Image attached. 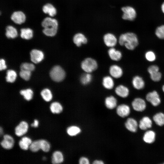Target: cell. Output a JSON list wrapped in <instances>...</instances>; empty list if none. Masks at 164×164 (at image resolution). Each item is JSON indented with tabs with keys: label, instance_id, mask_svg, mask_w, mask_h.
Segmentation results:
<instances>
[{
	"label": "cell",
	"instance_id": "cell-1",
	"mask_svg": "<svg viewBox=\"0 0 164 164\" xmlns=\"http://www.w3.org/2000/svg\"><path fill=\"white\" fill-rule=\"evenodd\" d=\"M118 42L120 45L124 46L127 49L133 50L138 45V40L135 33L127 32L120 35Z\"/></svg>",
	"mask_w": 164,
	"mask_h": 164
},
{
	"label": "cell",
	"instance_id": "cell-2",
	"mask_svg": "<svg viewBox=\"0 0 164 164\" xmlns=\"http://www.w3.org/2000/svg\"><path fill=\"white\" fill-rule=\"evenodd\" d=\"M42 26L44 28L43 32L49 36H55L57 31L58 24L55 19L50 17H46L42 22Z\"/></svg>",
	"mask_w": 164,
	"mask_h": 164
},
{
	"label": "cell",
	"instance_id": "cell-3",
	"mask_svg": "<svg viewBox=\"0 0 164 164\" xmlns=\"http://www.w3.org/2000/svg\"><path fill=\"white\" fill-rule=\"evenodd\" d=\"M98 64L96 61L91 58L84 60L81 64L82 69L85 72L91 73L97 69Z\"/></svg>",
	"mask_w": 164,
	"mask_h": 164
},
{
	"label": "cell",
	"instance_id": "cell-4",
	"mask_svg": "<svg viewBox=\"0 0 164 164\" xmlns=\"http://www.w3.org/2000/svg\"><path fill=\"white\" fill-rule=\"evenodd\" d=\"M50 74L53 80L59 82L62 81L64 79L66 73L64 70L61 67L56 66L51 69Z\"/></svg>",
	"mask_w": 164,
	"mask_h": 164
},
{
	"label": "cell",
	"instance_id": "cell-5",
	"mask_svg": "<svg viewBox=\"0 0 164 164\" xmlns=\"http://www.w3.org/2000/svg\"><path fill=\"white\" fill-rule=\"evenodd\" d=\"M121 10L123 12L122 18L123 20L133 21L135 19L137 13L135 9L132 7L124 6L121 8Z\"/></svg>",
	"mask_w": 164,
	"mask_h": 164
},
{
	"label": "cell",
	"instance_id": "cell-6",
	"mask_svg": "<svg viewBox=\"0 0 164 164\" xmlns=\"http://www.w3.org/2000/svg\"><path fill=\"white\" fill-rule=\"evenodd\" d=\"M103 40L105 45L110 48L114 47L115 46L118 41L115 36L110 32L105 34L103 37Z\"/></svg>",
	"mask_w": 164,
	"mask_h": 164
},
{
	"label": "cell",
	"instance_id": "cell-7",
	"mask_svg": "<svg viewBox=\"0 0 164 164\" xmlns=\"http://www.w3.org/2000/svg\"><path fill=\"white\" fill-rule=\"evenodd\" d=\"M147 100L150 102L152 105L156 106L161 102V100L157 92L155 91L150 92L146 95Z\"/></svg>",
	"mask_w": 164,
	"mask_h": 164
},
{
	"label": "cell",
	"instance_id": "cell-8",
	"mask_svg": "<svg viewBox=\"0 0 164 164\" xmlns=\"http://www.w3.org/2000/svg\"><path fill=\"white\" fill-rule=\"evenodd\" d=\"M3 139L0 143L2 148L6 149H10L13 147L14 141L13 138L9 135H5L3 136Z\"/></svg>",
	"mask_w": 164,
	"mask_h": 164
},
{
	"label": "cell",
	"instance_id": "cell-9",
	"mask_svg": "<svg viewBox=\"0 0 164 164\" xmlns=\"http://www.w3.org/2000/svg\"><path fill=\"white\" fill-rule=\"evenodd\" d=\"M73 40L74 44L77 47L80 46L82 44H86L88 41L85 36L81 32L75 34L73 36Z\"/></svg>",
	"mask_w": 164,
	"mask_h": 164
},
{
	"label": "cell",
	"instance_id": "cell-10",
	"mask_svg": "<svg viewBox=\"0 0 164 164\" xmlns=\"http://www.w3.org/2000/svg\"><path fill=\"white\" fill-rule=\"evenodd\" d=\"M12 20L15 23L21 24L26 21V15L22 12L20 11L14 12L11 16Z\"/></svg>",
	"mask_w": 164,
	"mask_h": 164
},
{
	"label": "cell",
	"instance_id": "cell-11",
	"mask_svg": "<svg viewBox=\"0 0 164 164\" xmlns=\"http://www.w3.org/2000/svg\"><path fill=\"white\" fill-rule=\"evenodd\" d=\"M31 60L35 63H37L42 61L43 59L44 55L41 51L34 49L30 53Z\"/></svg>",
	"mask_w": 164,
	"mask_h": 164
},
{
	"label": "cell",
	"instance_id": "cell-12",
	"mask_svg": "<svg viewBox=\"0 0 164 164\" xmlns=\"http://www.w3.org/2000/svg\"><path fill=\"white\" fill-rule=\"evenodd\" d=\"M132 105L135 110L138 111H144L146 107V103L145 101L140 98L135 99L132 102Z\"/></svg>",
	"mask_w": 164,
	"mask_h": 164
},
{
	"label": "cell",
	"instance_id": "cell-13",
	"mask_svg": "<svg viewBox=\"0 0 164 164\" xmlns=\"http://www.w3.org/2000/svg\"><path fill=\"white\" fill-rule=\"evenodd\" d=\"M28 128L27 123L25 121H22L15 128V134L18 136H21L25 134Z\"/></svg>",
	"mask_w": 164,
	"mask_h": 164
},
{
	"label": "cell",
	"instance_id": "cell-14",
	"mask_svg": "<svg viewBox=\"0 0 164 164\" xmlns=\"http://www.w3.org/2000/svg\"><path fill=\"white\" fill-rule=\"evenodd\" d=\"M109 72L111 77L115 78L121 77L123 73L122 68L117 65H113L109 68Z\"/></svg>",
	"mask_w": 164,
	"mask_h": 164
},
{
	"label": "cell",
	"instance_id": "cell-15",
	"mask_svg": "<svg viewBox=\"0 0 164 164\" xmlns=\"http://www.w3.org/2000/svg\"><path fill=\"white\" fill-rule=\"evenodd\" d=\"M108 53L111 59L114 61H119L122 57L121 52L114 47L110 48L108 50Z\"/></svg>",
	"mask_w": 164,
	"mask_h": 164
},
{
	"label": "cell",
	"instance_id": "cell-16",
	"mask_svg": "<svg viewBox=\"0 0 164 164\" xmlns=\"http://www.w3.org/2000/svg\"><path fill=\"white\" fill-rule=\"evenodd\" d=\"M117 112L118 115L122 117L128 116L130 113L129 107L125 104L119 105L117 108Z\"/></svg>",
	"mask_w": 164,
	"mask_h": 164
},
{
	"label": "cell",
	"instance_id": "cell-17",
	"mask_svg": "<svg viewBox=\"0 0 164 164\" xmlns=\"http://www.w3.org/2000/svg\"><path fill=\"white\" fill-rule=\"evenodd\" d=\"M115 92L118 96L123 97H127L129 94V90L126 87L122 85L117 86L115 89Z\"/></svg>",
	"mask_w": 164,
	"mask_h": 164
},
{
	"label": "cell",
	"instance_id": "cell-18",
	"mask_svg": "<svg viewBox=\"0 0 164 164\" xmlns=\"http://www.w3.org/2000/svg\"><path fill=\"white\" fill-rule=\"evenodd\" d=\"M132 83L134 87L138 90L143 88L145 85V82L143 79L138 76H135L133 77Z\"/></svg>",
	"mask_w": 164,
	"mask_h": 164
},
{
	"label": "cell",
	"instance_id": "cell-19",
	"mask_svg": "<svg viewBox=\"0 0 164 164\" xmlns=\"http://www.w3.org/2000/svg\"><path fill=\"white\" fill-rule=\"evenodd\" d=\"M125 126L127 129L132 132H135L138 128V123L134 119L129 118L128 119L125 123Z\"/></svg>",
	"mask_w": 164,
	"mask_h": 164
},
{
	"label": "cell",
	"instance_id": "cell-20",
	"mask_svg": "<svg viewBox=\"0 0 164 164\" xmlns=\"http://www.w3.org/2000/svg\"><path fill=\"white\" fill-rule=\"evenodd\" d=\"M152 122L150 119L148 117H143L139 122V126L142 130H145L150 128L152 126Z\"/></svg>",
	"mask_w": 164,
	"mask_h": 164
},
{
	"label": "cell",
	"instance_id": "cell-21",
	"mask_svg": "<svg viewBox=\"0 0 164 164\" xmlns=\"http://www.w3.org/2000/svg\"><path fill=\"white\" fill-rule=\"evenodd\" d=\"M43 12L48 14L51 17L54 16L56 13V10L55 7L51 4L47 3L44 5L42 8Z\"/></svg>",
	"mask_w": 164,
	"mask_h": 164
},
{
	"label": "cell",
	"instance_id": "cell-22",
	"mask_svg": "<svg viewBox=\"0 0 164 164\" xmlns=\"http://www.w3.org/2000/svg\"><path fill=\"white\" fill-rule=\"evenodd\" d=\"M102 85L103 87L107 89H112L114 86V81L112 77L106 76L102 80Z\"/></svg>",
	"mask_w": 164,
	"mask_h": 164
},
{
	"label": "cell",
	"instance_id": "cell-23",
	"mask_svg": "<svg viewBox=\"0 0 164 164\" xmlns=\"http://www.w3.org/2000/svg\"><path fill=\"white\" fill-rule=\"evenodd\" d=\"M63 161V157L61 152L56 151L53 153L52 157V163L53 164L61 163Z\"/></svg>",
	"mask_w": 164,
	"mask_h": 164
},
{
	"label": "cell",
	"instance_id": "cell-24",
	"mask_svg": "<svg viewBox=\"0 0 164 164\" xmlns=\"http://www.w3.org/2000/svg\"><path fill=\"white\" fill-rule=\"evenodd\" d=\"M155 137V132L149 130L145 132L143 137V139L145 142L150 144L154 141Z\"/></svg>",
	"mask_w": 164,
	"mask_h": 164
},
{
	"label": "cell",
	"instance_id": "cell-25",
	"mask_svg": "<svg viewBox=\"0 0 164 164\" xmlns=\"http://www.w3.org/2000/svg\"><path fill=\"white\" fill-rule=\"evenodd\" d=\"M31 140L29 138L24 137L22 138L19 143L20 147L23 150H27L32 143Z\"/></svg>",
	"mask_w": 164,
	"mask_h": 164
},
{
	"label": "cell",
	"instance_id": "cell-26",
	"mask_svg": "<svg viewBox=\"0 0 164 164\" xmlns=\"http://www.w3.org/2000/svg\"><path fill=\"white\" fill-rule=\"evenodd\" d=\"M105 105L109 109H112L117 105V101L116 98L112 96L107 97L105 99Z\"/></svg>",
	"mask_w": 164,
	"mask_h": 164
},
{
	"label": "cell",
	"instance_id": "cell-27",
	"mask_svg": "<svg viewBox=\"0 0 164 164\" xmlns=\"http://www.w3.org/2000/svg\"><path fill=\"white\" fill-rule=\"evenodd\" d=\"M5 35L8 38H15L18 35L17 30L13 26H8L6 28Z\"/></svg>",
	"mask_w": 164,
	"mask_h": 164
},
{
	"label": "cell",
	"instance_id": "cell-28",
	"mask_svg": "<svg viewBox=\"0 0 164 164\" xmlns=\"http://www.w3.org/2000/svg\"><path fill=\"white\" fill-rule=\"evenodd\" d=\"M20 36L22 39H29L33 37V31L29 28H22L20 30Z\"/></svg>",
	"mask_w": 164,
	"mask_h": 164
},
{
	"label": "cell",
	"instance_id": "cell-29",
	"mask_svg": "<svg viewBox=\"0 0 164 164\" xmlns=\"http://www.w3.org/2000/svg\"><path fill=\"white\" fill-rule=\"evenodd\" d=\"M50 109L53 113L57 114L61 112L63 109L62 105L57 102L52 103L50 105Z\"/></svg>",
	"mask_w": 164,
	"mask_h": 164
},
{
	"label": "cell",
	"instance_id": "cell-30",
	"mask_svg": "<svg viewBox=\"0 0 164 164\" xmlns=\"http://www.w3.org/2000/svg\"><path fill=\"white\" fill-rule=\"evenodd\" d=\"M153 119L158 125L161 126L164 125V114L162 113H158L153 117Z\"/></svg>",
	"mask_w": 164,
	"mask_h": 164
},
{
	"label": "cell",
	"instance_id": "cell-31",
	"mask_svg": "<svg viewBox=\"0 0 164 164\" xmlns=\"http://www.w3.org/2000/svg\"><path fill=\"white\" fill-rule=\"evenodd\" d=\"M92 80V76L89 73H86L81 76L80 81L81 83L84 85H86L89 84Z\"/></svg>",
	"mask_w": 164,
	"mask_h": 164
},
{
	"label": "cell",
	"instance_id": "cell-32",
	"mask_svg": "<svg viewBox=\"0 0 164 164\" xmlns=\"http://www.w3.org/2000/svg\"><path fill=\"white\" fill-rule=\"evenodd\" d=\"M16 77L17 74L15 71L9 70L7 72L6 80L7 82L13 83L15 81Z\"/></svg>",
	"mask_w": 164,
	"mask_h": 164
},
{
	"label": "cell",
	"instance_id": "cell-33",
	"mask_svg": "<svg viewBox=\"0 0 164 164\" xmlns=\"http://www.w3.org/2000/svg\"><path fill=\"white\" fill-rule=\"evenodd\" d=\"M41 95L43 99L46 101H49L52 99V95L49 89H45L43 90L41 92Z\"/></svg>",
	"mask_w": 164,
	"mask_h": 164
},
{
	"label": "cell",
	"instance_id": "cell-34",
	"mask_svg": "<svg viewBox=\"0 0 164 164\" xmlns=\"http://www.w3.org/2000/svg\"><path fill=\"white\" fill-rule=\"evenodd\" d=\"M20 94L23 96L25 99L29 101L32 98L33 92L31 89H28L21 90L20 91Z\"/></svg>",
	"mask_w": 164,
	"mask_h": 164
},
{
	"label": "cell",
	"instance_id": "cell-35",
	"mask_svg": "<svg viewBox=\"0 0 164 164\" xmlns=\"http://www.w3.org/2000/svg\"><path fill=\"white\" fill-rule=\"evenodd\" d=\"M29 148L32 152H36L41 149L40 140L34 141L32 142L29 146Z\"/></svg>",
	"mask_w": 164,
	"mask_h": 164
},
{
	"label": "cell",
	"instance_id": "cell-36",
	"mask_svg": "<svg viewBox=\"0 0 164 164\" xmlns=\"http://www.w3.org/2000/svg\"><path fill=\"white\" fill-rule=\"evenodd\" d=\"M80 129L79 127L75 126H70L67 129V134L71 136L76 135L80 133Z\"/></svg>",
	"mask_w": 164,
	"mask_h": 164
},
{
	"label": "cell",
	"instance_id": "cell-37",
	"mask_svg": "<svg viewBox=\"0 0 164 164\" xmlns=\"http://www.w3.org/2000/svg\"><path fill=\"white\" fill-rule=\"evenodd\" d=\"M155 34L159 39H164V25L158 27L155 30Z\"/></svg>",
	"mask_w": 164,
	"mask_h": 164
},
{
	"label": "cell",
	"instance_id": "cell-38",
	"mask_svg": "<svg viewBox=\"0 0 164 164\" xmlns=\"http://www.w3.org/2000/svg\"><path fill=\"white\" fill-rule=\"evenodd\" d=\"M40 141L41 149L44 152H48L50 147L49 143L47 141L44 139L40 140Z\"/></svg>",
	"mask_w": 164,
	"mask_h": 164
},
{
	"label": "cell",
	"instance_id": "cell-39",
	"mask_svg": "<svg viewBox=\"0 0 164 164\" xmlns=\"http://www.w3.org/2000/svg\"><path fill=\"white\" fill-rule=\"evenodd\" d=\"M20 69L21 70H26L31 72L34 70L35 66L33 64L25 63L21 64Z\"/></svg>",
	"mask_w": 164,
	"mask_h": 164
},
{
	"label": "cell",
	"instance_id": "cell-40",
	"mask_svg": "<svg viewBox=\"0 0 164 164\" xmlns=\"http://www.w3.org/2000/svg\"><path fill=\"white\" fill-rule=\"evenodd\" d=\"M146 59L149 61L153 62L156 59V55L152 51L147 52L145 55Z\"/></svg>",
	"mask_w": 164,
	"mask_h": 164
},
{
	"label": "cell",
	"instance_id": "cell-41",
	"mask_svg": "<svg viewBox=\"0 0 164 164\" xmlns=\"http://www.w3.org/2000/svg\"><path fill=\"white\" fill-rule=\"evenodd\" d=\"M150 75L151 79L155 82L159 81L162 78V74L159 71L154 72Z\"/></svg>",
	"mask_w": 164,
	"mask_h": 164
},
{
	"label": "cell",
	"instance_id": "cell-42",
	"mask_svg": "<svg viewBox=\"0 0 164 164\" xmlns=\"http://www.w3.org/2000/svg\"><path fill=\"white\" fill-rule=\"evenodd\" d=\"M20 77L26 80H29L31 75V71L21 70L19 73Z\"/></svg>",
	"mask_w": 164,
	"mask_h": 164
},
{
	"label": "cell",
	"instance_id": "cell-43",
	"mask_svg": "<svg viewBox=\"0 0 164 164\" xmlns=\"http://www.w3.org/2000/svg\"><path fill=\"white\" fill-rule=\"evenodd\" d=\"M159 70V67L155 65H152L149 66L148 69V71L149 74Z\"/></svg>",
	"mask_w": 164,
	"mask_h": 164
},
{
	"label": "cell",
	"instance_id": "cell-44",
	"mask_svg": "<svg viewBox=\"0 0 164 164\" xmlns=\"http://www.w3.org/2000/svg\"><path fill=\"white\" fill-rule=\"evenodd\" d=\"M7 67L5 63V60L3 59H1L0 60V70H5Z\"/></svg>",
	"mask_w": 164,
	"mask_h": 164
},
{
	"label": "cell",
	"instance_id": "cell-45",
	"mask_svg": "<svg viewBox=\"0 0 164 164\" xmlns=\"http://www.w3.org/2000/svg\"><path fill=\"white\" fill-rule=\"evenodd\" d=\"M79 162L80 164H89V163L88 159L84 157L81 158L79 160Z\"/></svg>",
	"mask_w": 164,
	"mask_h": 164
},
{
	"label": "cell",
	"instance_id": "cell-46",
	"mask_svg": "<svg viewBox=\"0 0 164 164\" xmlns=\"http://www.w3.org/2000/svg\"><path fill=\"white\" fill-rule=\"evenodd\" d=\"M39 122L37 120L35 119L34 120V122L31 125V126L35 128L37 127L38 126Z\"/></svg>",
	"mask_w": 164,
	"mask_h": 164
},
{
	"label": "cell",
	"instance_id": "cell-47",
	"mask_svg": "<svg viewBox=\"0 0 164 164\" xmlns=\"http://www.w3.org/2000/svg\"><path fill=\"white\" fill-rule=\"evenodd\" d=\"M93 163L94 164H103L104 163L102 161L96 160L94 161Z\"/></svg>",
	"mask_w": 164,
	"mask_h": 164
},
{
	"label": "cell",
	"instance_id": "cell-48",
	"mask_svg": "<svg viewBox=\"0 0 164 164\" xmlns=\"http://www.w3.org/2000/svg\"><path fill=\"white\" fill-rule=\"evenodd\" d=\"M161 8L162 11L164 14V2L162 4Z\"/></svg>",
	"mask_w": 164,
	"mask_h": 164
},
{
	"label": "cell",
	"instance_id": "cell-49",
	"mask_svg": "<svg viewBox=\"0 0 164 164\" xmlns=\"http://www.w3.org/2000/svg\"><path fill=\"white\" fill-rule=\"evenodd\" d=\"M2 127H0V135H2Z\"/></svg>",
	"mask_w": 164,
	"mask_h": 164
},
{
	"label": "cell",
	"instance_id": "cell-50",
	"mask_svg": "<svg viewBox=\"0 0 164 164\" xmlns=\"http://www.w3.org/2000/svg\"><path fill=\"white\" fill-rule=\"evenodd\" d=\"M162 91H163L164 92V85H163L162 86Z\"/></svg>",
	"mask_w": 164,
	"mask_h": 164
}]
</instances>
